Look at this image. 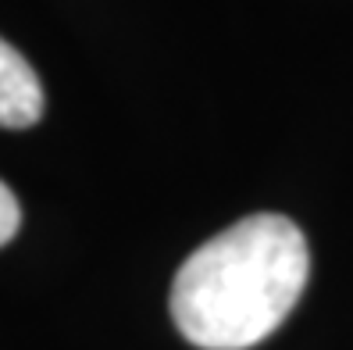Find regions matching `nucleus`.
Instances as JSON below:
<instances>
[{"label":"nucleus","mask_w":353,"mask_h":350,"mask_svg":"<svg viewBox=\"0 0 353 350\" xmlns=\"http://www.w3.org/2000/svg\"><path fill=\"white\" fill-rule=\"evenodd\" d=\"M310 275L300 225L250 215L207 240L172 282V318L200 350H246L268 340L296 307Z\"/></svg>","instance_id":"1"},{"label":"nucleus","mask_w":353,"mask_h":350,"mask_svg":"<svg viewBox=\"0 0 353 350\" xmlns=\"http://www.w3.org/2000/svg\"><path fill=\"white\" fill-rule=\"evenodd\" d=\"M43 118V86L32 65L0 36V129H29Z\"/></svg>","instance_id":"2"},{"label":"nucleus","mask_w":353,"mask_h":350,"mask_svg":"<svg viewBox=\"0 0 353 350\" xmlns=\"http://www.w3.org/2000/svg\"><path fill=\"white\" fill-rule=\"evenodd\" d=\"M22 225V208H18V197L8 190V182L0 179V246H8Z\"/></svg>","instance_id":"3"}]
</instances>
